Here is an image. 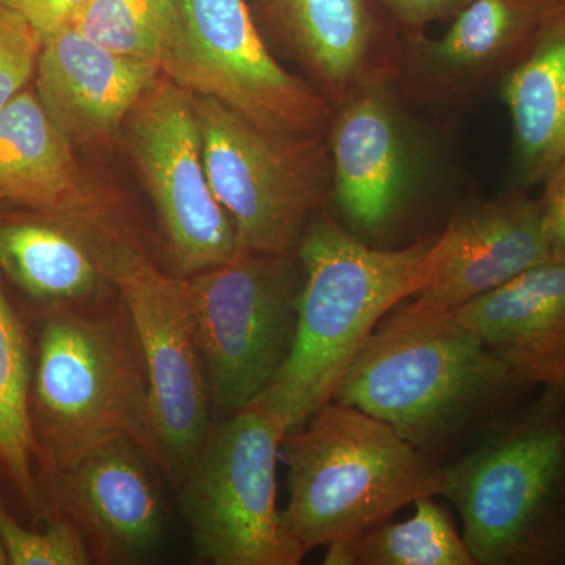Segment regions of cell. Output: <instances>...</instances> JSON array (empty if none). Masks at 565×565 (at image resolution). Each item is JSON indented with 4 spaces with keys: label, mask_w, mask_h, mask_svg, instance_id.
Segmentation results:
<instances>
[{
    "label": "cell",
    "mask_w": 565,
    "mask_h": 565,
    "mask_svg": "<svg viewBox=\"0 0 565 565\" xmlns=\"http://www.w3.org/2000/svg\"><path fill=\"white\" fill-rule=\"evenodd\" d=\"M512 122V185L542 184L565 158V0L500 84Z\"/></svg>",
    "instance_id": "ffe728a7"
},
{
    "label": "cell",
    "mask_w": 565,
    "mask_h": 565,
    "mask_svg": "<svg viewBox=\"0 0 565 565\" xmlns=\"http://www.w3.org/2000/svg\"><path fill=\"white\" fill-rule=\"evenodd\" d=\"M41 46L40 32L0 0V110L24 92L35 74Z\"/></svg>",
    "instance_id": "484cf974"
},
{
    "label": "cell",
    "mask_w": 565,
    "mask_h": 565,
    "mask_svg": "<svg viewBox=\"0 0 565 565\" xmlns=\"http://www.w3.org/2000/svg\"><path fill=\"white\" fill-rule=\"evenodd\" d=\"M0 535L10 565H90V552L70 519L54 511L46 530H28L0 504Z\"/></svg>",
    "instance_id": "d4e9b609"
},
{
    "label": "cell",
    "mask_w": 565,
    "mask_h": 565,
    "mask_svg": "<svg viewBox=\"0 0 565 565\" xmlns=\"http://www.w3.org/2000/svg\"><path fill=\"white\" fill-rule=\"evenodd\" d=\"M404 522L382 523L355 542L353 565H476L451 514L422 498Z\"/></svg>",
    "instance_id": "603a6c76"
},
{
    "label": "cell",
    "mask_w": 565,
    "mask_h": 565,
    "mask_svg": "<svg viewBox=\"0 0 565 565\" xmlns=\"http://www.w3.org/2000/svg\"><path fill=\"white\" fill-rule=\"evenodd\" d=\"M2 2L31 22L44 40L58 29L73 24L90 0H2Z\"/></svg>",
    "instance_id": "f1b7e54d"
},
{
    "label": "cell",
    "mask_w": 565,
    "mask_h": 565,
    "mask_svg": "<svg viewBox=\"0 0 565 565\" xmlns=\"http://www.w3.org/2000/svg\"><path fill=\"white\" fill-rule=\"evenodd\" d=\"M445 473L476 565H565L564 392L516 405Z\"/></svg>",
    "instance_id": "3957f363"
},
{
    "label": "cell",
    "mask_w": 565,
    "mask_h": 565,
    "mask_svg": "<svg viewBox=\"0 0 565 565\" xmlns=\"http://www.w3.org/2000/svg\"><path fill=\"white\" fill-rule=\"evenodd\" d=\"M93 241L147 366L154 465L178 489L215 426L184 277L163 273L131 241L109 230Z\"/></svg>",
    "instance_id": "52a82bcc"
},
{
    "label": "cell",
    "mask_w": 565,
    "mask_h": 565,
    "mask_svg": "<svg viewBox=\"0 0 565 565\" xmlns=\"http://www.w3.org/2000/svg\"><path fill=\"white\" fill-rule=\"evenodd\" d=\"M438 233L399 247L364 243L326 210L308 223L296 255L302 270L292 348L256 401L289 433L332 401L379 322L429 278Z\"/></svg>",
    "instance_id": "7a4b0ae2"
},
{
    "label": "cell",
    "mask_w": 565,
    "mask_h": 565,
    "mask_svg": "<svg viewBox=\"0 0 565 565\" xmlns=\"http://www.w3.org/2000/svg\"><path fill=\"white\" fill-rule=\"evenodd\" d=\"M552 262L541 200L511 185L451 212L438 233L429 278L412 299L456 310L537 264Z\"/></svg>",
    "instance_id": "2e32d148"
},
{
    "label": "cell",
    "mask_w": 565,
    "mask_h": 565,
    "mask_svg": "<svg viewBox=\"0 0 565 565\" xmlns=\"http://www.w3.org/2000/svg\"><path fill=\"white\" fill-rule=\"evenodd\" d=\"M289 427L262 401L215 423L182 479L181 511L196 556L212 565H297L277 508V467Z\"/></svg>",
    "instance_id": "ba28073f"
},
{
    "label": "cell",
    "mask_w": 565,
    "mask_h": 565,
    "mask_svg": "<svg viewBox=\"0 0 565 565\" xmlns=\"http://www.w3.org/2000/svg\"><path fill=\"white\" fill-rule=\"evenodd\" d=\"M177 21L161 71L282 136L327 137L333 107L277 61L248 0H174Z\"/></svg>",
    "instance_id": "9c48e42d"
},
{
    "label": "cell",
    "mask_w": 565,
    "mask_h": 565,
    "mask_svg": "<svg viewBox=\"0 0 565 565\" xmlns=\"http://www.w3.org/2000/svg\"><path fill=\"white\" fill-rule=\"evenodd\" d=\"M174 21V0H90L73 24L115 54L161 68Z\"/></svg>",
    "instance_id": "cb8c5ba5"
},
{
    "label": "cell",
    "mask_w": 565,
    "mask_h": 565,
    "mask_svg": "<svg viewBox=\"0 0 565 565\" xmlns=\"http://www.w3.org/2000/svg\"><path fill=\"white\" fill-rule=\"evenodd\" d=\"M330 200L345 228L390 247L411 223L430 159L393 82L367 85L333 111Z\"/></svg>",
    "instance_id": "8fae6325"
},
{
    "label": "cell",
    "mask_w": 565,
    "mask_h": 565,
    "mask_svg": "<svg viewBox=\"0 0 565 565\" xmlns=\"http://www.w3.org/2000/svg\"><path fill=\"white\" fill-rule=\"evenodd\" d=\"M193 106L207 180L232 218L239 253H296L330 200L327 137L266 131L207 96L193 95Z\"/></svg>",
    "instance_id": "8992f818"
},
{
    "label": "cell",
    "mask_w": 565,
    "mask_h": 565,
    "mask_svg": "<svg viewBox=\"0 0 565 565\" xmlns=\"http://www.w3.org/2000/svg\"><path fill=\"white\" fill-rule=\"evenodd\" d=\"M269 47L299 63L333 110L367 85L396 82L403 35L385 0H248Z\"/></svg>",
    "instance_id": "9a60e30c"
},
{
    "label": "cell",
    "mask_w": 565,
    "mask_h": 565,
    "mask_svg": "<svg viewBox=\"0 0 565 565\" xmlns=\"http://www.w3.org/2000/svg\"><path fill=\"white\" fill-rule=\"evenodd\" d=\"M289 503L281 523L300 555L363 534L408 504L441 497L445 463L355 407L323 404L285 435Z\"/></svg>",
    "instance_id": "277c9868"
},
{
    "label": "cell",
    "mask_w": 565,
    "mask_h": 565,
    "mask_svg": "<svg viewBox=\"0 0 565 565\" xmlns=\"http://www.w3.org/2000/svg\"><path fill=\"white\" fill-rule=\"evenodd\" d=\"M129 147L180 277L236 258V230L207 180L192 93L159 79L129 114Z\"/></svg>",
    "instance_id": "7c38bea8"
},
{
    "label": "cell",
    "mask_w": 565,
    "mask_h": 565,
    "mask_svg": "<svg viewBox=\"0 0 565 565\" xmlns=\"http://www.w3.org/2000/svg\"><path fill=\"white\" fill-rule=\"evenodd\" d=\"M70 226L32 218L0 225V267L36 302L68 308L106 300L102 262Z\"/></svg>",
    "instance_id": "44dd1931"
},
{
    "label": "cell",
    "mask_w": 565,
    "mask_h": 565,
    "mask_svg": "<svg viewBox=\"0 0 565 565\" xmlns=\"http://www.w3.org/2000/svg\"><path fill=\"white\" fill-rule=\"evenodd\" d=\"M559 0H475L438 39H403L397 92L430 110L484 98L526 57Z\"/></svg>",
    "instance_id": "5bb4252c"
},
{
    "label": "cell",
    "mask_w": 565,
    "mask_h": 565,
    "mask_svg": "<svg viewBox=\"0 0 565 565\" xmlns=\"http://www.w3.org/2000/svg\"><path fill=\"white\" fill-rule=\"evenodd\" d=\"M456 318L531 386L565 370V264L546 262L456 308Z\"/></svg>",
    "instance_id": "ac0fdd59"
},
{
    "label": "cell",
    "mask_w": 565,
    "mask_h": 565,
    "mask_svg": "<svg viewBox=\"0 0 565 565\" xmlns=\"http://www.w3.org/2000/svg\"><path fill=\"white\" fill-rule=\"evenodd\" d=\"M531 390L455 311L408 299L379 322L332 401L381 419L440 460L525 403Z\"/></svg>",
    "instance_id": "6da1fadb"
},
{
    "label": "cell",
    "mask_w": 565,
    "mask_h": 565,
    "mask_svg": "<svg viewBox=\"0 0 565 565\" xmlns=\"http://www.w3.org/2000/svg\"><path fill=\"white\" fill-rule=\"evenodd\" d=\"M36 96L71 141L109 140L161 79L150 62L115 54L74 24L43 40Z\"/></svg>",
    "instance_id": "e0dca14e"
},
{
    "label": "cell",
    "mask_w": 565,
    "mask_h": 565,
    "mask_svg": "<svg viewBox=\"0 0 565 565\" xmlns=\"http://www.w3.org/2000/svg\"><path fill=\"white\" fill-rule=\"evenodd\" d=\"M151 457L128 435L106 438L43 471L55 511L79 530L93 564L147 563L166 537Z\"/></svg>",
    "instance_id": "4fadbf2b"
},
{
    "label": "cell",
    "mask_w": 565,
    "mask_h": 565,
    "mask_svg": "<svg viewBox=\"0 0 565 565\" xmlns=\"http://www.w3.org/2000/svg\"><path fill=\"white\" fill-rule=\"evenodd\" d=\"M32 363L22 323L0 285V468L40 516L43 493L31 415Z\"/></svg>",
    "instance_id": "7402d4cb"
},
{
    "label": "cell",
    "mask_w": 565,
    "mask_h": 565,
    "mask_svg": "<svg viewBox=\"0 0 565 565\" xmlns=\"http://www.w3.org/2000/svg\"><path fill=\"white\" fill-rule=\"evenodd\" d=\"M31 415L41 473L85 446L128 435L152 457L150 384L125 303L57 308L41 327Z\"/></svg>",
    "instance_id": "5b68a950"
},
{
    "label": "cell",
    "mask_w": 565,
    "mask_h": 565,
    "mask_svg": "<svg viewBox=\"0 0 565 565\" xmlns=\"http://www.w3.org/2000/svg\"><path fill=\"white\" fill-rule=\"evenodd\" d=\"M542 388H552L557 390V392H564L565 393V370L563 375H561L559 381L556 382L553 386H542Z\"/></svg>",
    "instance_id": "f546056e"
},
{
    "label": "cell",
    "mask_w": 565,
    "mask_h": 565,
    "mask_svg": "<svg viewBox=\"0 0 565 565\" xmlns=\"http://www.w3.org/2000/svg\"><path fill=\"white\" fill-rule=\"evenodd\" d=\"M9 564V557H7L6 546H3L2 535H0V565Z\"/></svg>",
    "instance_id": "4dcf8cb0"
},
{
    "label": "cell",
    "mask_w": 565,
    "mask_h": 565,
    "mask_svg": "<svg viewBox=\"0 0 565 565\" xmlns=\"http://www.w3.org/2000/svg\"><path fill=\"white\" fill-rule=\"evenodd\" d=\"M539 196L544 212L546 239L553 262L565 264V158L545 178Z\"/></svg>",
    "instance_id": "83f0119b"
},
{
    "label": "cell",
    "mask_w": 565,
    "mask_h": 565,
    "mask_svg": "<svg viewBox=\"0 0 565 565\" xmlns=\"http://www.w3.org/2000/svg\"><path fill=\"white\" fill-rule=\"evenodd\" d=\"M475 0H385L403 39L426 35L437 22L455 20Z\"/></svg>",
    "instance_id": "4316f807"
},
{
    "label": "cell",
    "mask_w": 565,
    "mask_h": 565,
    "mask_svg": "<svg viewBox=\"0 0 565 565\" xmlns=\"http://www.w3.org/2000/svg\"><path fill=\"white\" fill-rule=\"evenodd\" d=\"M296 253H239L184 277L215 418L258 399L292 348L300 281Z\"/></svg>",
    "instance_id": "30bf717a"
},
{
    "label": "cell",
    "mask_w": 565,
    "mask_h": 565,
    "mask_svg": "<svg viewBox=\"0 0 565 565\" xmlns=\"http://www.w3.org/2000/svg\"><path fill=\"white\" fill-rule=\"evenodd\" d=\"M0 200L96 232L102 207L82 180L71 140L39 96L22 92L0 110Z\"/></svg>",
    "instance_id": "d6986e66"
}]
</instances>
